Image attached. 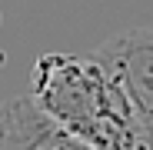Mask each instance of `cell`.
Wrapping results in <instances>:
<instances>
[{"instance_id":"1","label":"cell","mask_w":153,"mask_h":150,"mask_svg":"<svg viewBox=\"0 0 153 150\" xmlns=\"http://www.w3.org/2000/svg\"><path fill=\"white\" fill-rule=\"evenodd\" d=\"M33 104L93 150H143L117 73L97 54H43L30 70Z\"/></svg>"},{"instance_id":"2","label":"cell","mask_w":153,"mask_h":150,"mask_svg":"<svg viewBox=\"0 0 153 150\" xmlns=\"http://www.w3.org/2000/svg\"><path fill=\"white\" fill-rule=\"evenodd\" d=\"M93 54L103 60L126 93L143 134V150H153V27H133L110 37Z\"/></svg>"},{"instance_id":"3","label":"cell","mask_w":153,"mask_h":150,"mask_svg":"<svg viewBox=\"0 0 153 150\" xmlns=\"http://www.w3.org/2000/svg\"><path fill=\"white\" fill-rule=\"evenodd\" d=\"M0 150H93L47 117L27 93L0 104Z\"/></svg>"}]
</instances>
